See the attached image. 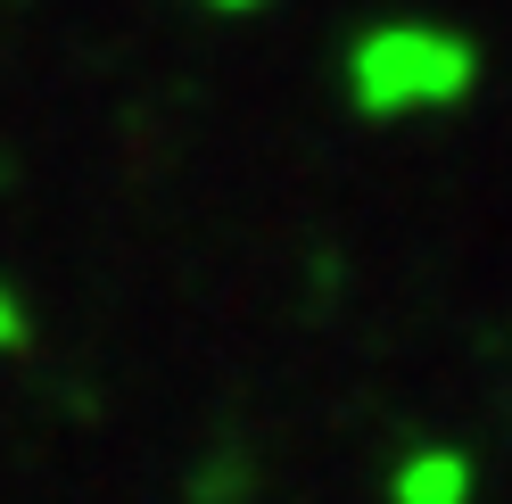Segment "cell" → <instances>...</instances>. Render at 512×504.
Returning a JSON list of instances; mask_svg holds the SVG:
<instances>
[{
    "label": "cell",
    "mask_w": 512,
    "mask_h": 504,
    "mask_svg": "<svg viewBox=\"0 0 512 504\" xmlns=\"http://www.w3.org/2000/svg\"><path fill=\"white\" fill-rule=\"evenodd\" d=\"M356 83L372 108H430V100H463L471 91V50L438 25H389L372 34L356 58Z\"/></svg>",
    "instance_id": "6da1fadb"
},
{
    "label": "cell",
    "mask_w": 512,
    "mask_h": 504,
    "mask_svg": "<svg viewBox=\"0 0 512 504\" xmlns=\"http://www.w3.org/2000/svg\"><path fill=\"white\" fill-rule=\"evenodd\" d=\"M471 496V463L463 455H422V463H405V480H397V504H463Z\"/></svg>",
    "instance_id": "7a4b0ae2"
}]
</instances>
